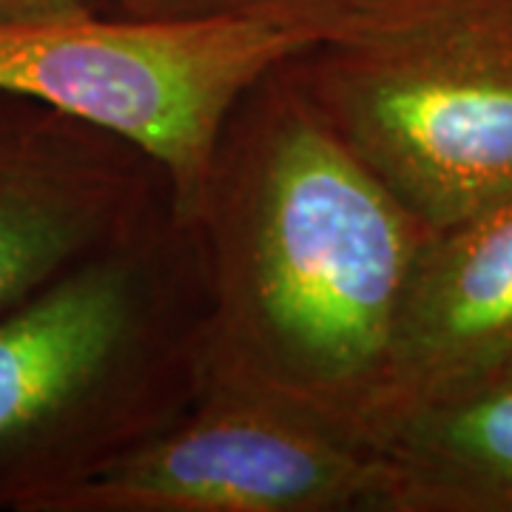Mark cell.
Instances as JSON below:
<instances>
[{
    "label": "cell",
    "mask_w": 512,
    "mask_h": 512,
    "mask_svg": "<svg viewBox=\"0 0 512 512\" xmlns=\"http://www.w3.org/2000/svg\"><path fill=\"white\" fill-rule=\"evenodd\" d=\"M291 57L234 106L188 220L208 282V382L373 450L404 293L436 228L348 146Z\"/></svg>",
    "instance_id": "cell-1"
},
{
    "label": "cell",
    "mask_w": 512,
    "mask_h": 512,
    "mask_svg": "<svg viewBox=\"0 0 512 512\" xmlns=\"http://www.w3.org/2000/svg\"><path fill=\"white\" fill-rule=\"evenodd\" d=\"M205 384V265L171 205L0 311V512H49L163 433Z\"/></svg>",
    "instance_id": "cell-2"
},
{
    "label": "cell",
    "mask_w": 512,
    "mask_h": 512,
    "mask_svg": "<svg viewBox=\"0 0 512 512\" xmlns=\"http://www.w3.org/2000/svg\"><path fill=\"white\" fill-rule=\"evenodd\" d=\"M291 66L433 228L512 194V0H382Z\"/></svg>",
    "instance_id": "cell-3"
},
{
    "label": "cell",
    "mask_w": 512,
    "mask_h": 512,
    "mask_svg": "<svg viewBox=\"0 0 512 512\" xmlns=\"http://www.w3.org/2000/svg\"><path fill=\"white\" fill-rule=\"evenodd\" d=\"M308 46V37L256 20L94 12L0 26V89L140 148L191 220L242 94Z\"/></svg>",
    "instance_id": "cell-4"
},
{
    "label": "cell",
    "mask_w": 512,
    "mask_h": 512,
    "mask_svg": "<svg viewBox=\"0 0 512 512\" xmlns=\"http://www.w3.org/2000/svg\"><path fill=\"white\" fill-rule=\"evenodd\" d=\"M376 484L370 447L265 393L208 382L49 512H376Z\"/></svg>",
    "instance_id": "cell-5"
},
{
    "label": "cell",
    "mask_w": 512,
    "mask_h": 512,
    "mask_svg": "<svg viewBox=\"0 0 512 512\" xmlns=\"http://www.w3.org/2000/svg\"><path fill=\"white\" fill-rule=\"evenodd\" d=\"M171 205L165 171L140 148L0 89V311Z\"/></svg>",
    "instance_id": "cell-6"
},
{
    "label": "cell",
    "mask_w": 512,
    "mask_h": 512,
    "mask_svg": "<svg viewBox=\"0 0 512 512\" xmlns=\"http://www.w3.org/2000/svg\"><path fill=\"white\" fill-rule=\"evenodd\" d=\"M512 376V194L436 228L404 293L379 436L396 419ZM376 447V444H373Z\"/></svg>",
    "instance_id": "cell-7"
},
{
    "label": "cell",
    "mask_w": 512,
    "mask_h": 512,
    "mask_svg": "<svg viewBox=\"0 0 512 512\" xmlns=\"http://www.w3.org/2000/svg\"><path fill=\"white\" fill-rule=\"evenodd\" d=\"M373 453L376 512H512V376L396 419Z\"/></svg>",
    "instance_id": "cell-8"
},
{
    "label": "cell",
    "mask_w": 512,
    "mask_h": 512,
    "mask_svg": "<svg viewBox=\"0 0 512 512\" xmlns=\"http://www.w3.org/2000/svg\"><path fill=\"white\" fill-rule=\"evenodd\" d=\"M382 0H146L143 18H234L279 26L308 40L350 32Z\"/></svg>",
    "instance_id": "cell-9"
},
{
    "label": "cell",
    "mask_w": 512,
    "mask_h": 512,
    "mask_svg": "<svg viewBox=\"0 0 512 512\" xmlns=\"http://www.w3.org/2000/svg\"><path fill=\"white\" fill-rule=\"evenodd\" d=\"M94 12H117L114 0H0V26H23Z\"/></svg>",
    "instance_id": "cell-10"
},
{
    "label": "cell",
    "mask_w": 512,
    "mask_h": 512,
    "mask_svg": "<svg viewBox=\"0 0 512 512\" xmlns=\"http://www.w3.org/2000/svg\"><path fill=\"white\" fill-rule=\"evenodd\" d=\"M114 9H117L120 15L143 18V12H146V0H114Z\"/></svg>",
    "instance_id": "cell-11"
}]
</instances>
